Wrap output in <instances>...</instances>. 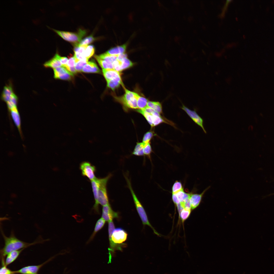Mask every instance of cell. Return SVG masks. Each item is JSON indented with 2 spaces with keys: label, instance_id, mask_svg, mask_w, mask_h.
Wrapping results in <instances>:
<instances>
[{
  "label": "cell",
  "instance_id": "cell-1",
  "mask_svg": "<svg viewBox=\"0 0 274 274\" xmlns=\"http://www.w3.org/2000/svg\"><path fill=\"white\" fill-rule=\"evenodd\" d=\"M2 231L4 242V247L1 250V254L4 258L10 252L24 249L31 245L43 241H36L31 243H26L17 238L12 232L10 236L7 237Z\"/></svg>",
  "mask_w": 274,
  "mask_h": 274
},
{
  "label": "cell",
  "instance_id": "cell-2",
  "mask_svg": "<svg viewBox=\"0 0 274 274\" xmlns=\"http://www.w3.org/2000/svg\"><path fill=\"white\" fill-rule=\"evenodd\" d=\"M125 178L126 179L128 187L132 196L136 210L142 220L143 224L144 225H147L149 226L152 229L154 233L155 234L159 236H161V234L156 231L149 222L144 209L133 189L129 179L127 176L125 177Z\"/></svg>",
  "mask_w": 274,
  "mask_h": 274
},
{
  "label": "cell",
  "instance_id": "cell-3",
  "mask_svg": "<svg viewBox=\"0 0 274 274\" xmlns=\"http://www.w3.org/2000/svg\"><path fill=\"white\" fill-rule=\"evenodd\" d=\"M52 29L63 39L73 43L74 45L79 44L87 33L85 30L81 29L76 32L60 31L53 28Z\"/></svg>",
  "mask_w": 274,
  "mask_h": 274
},
{
  "label": "cell",
  "instance_id": "cell-4",
  "mask_svg": "<svg viewBox=\"0 0 274 274\" xmlns=\"http://www.w3.org/2000/svg\"><path fill=\"white\" fill-rule=\"evenodd\" d=\"M124 89L125 93L124 95L117 98V100L126 108L138 109L137 98L138 94L125 88Z\"/></svg>",
  "mask_w": 274,
  "mask_h": 274
},
{
  "label": "cell",
  "instance_id": "cell-5",
  "mask_svg": "<svg viewBox=\"0 0 274 274\" xmlns=\"http://www.w3.org/2000/svg\"><path fill=\"white\" fill-rule=\"evenodd\" d=\"M112 175L109 174L106 177L100 178L98 190V202L102 206L109 203L107 190L108 182Z\"/></svg>",
  "mask_w": 274,
  "mask_h": 274
},
{
  "label": "cell",
  "instance_id": "cell-6",
  "mask_svg": "<svg viewBox=\"0 0 274 274\" xmlns=\"http://www.w3.org/2000/svg\"><path fill=\"white\" fill-rule=\"evenodd\" d=\"M137 111L144 116L152 127L163 123H167L161 115H157L150 114L142 109H138Z\"/></svg>",
  "mask_w": 274,
  "mask_h": 274
},
{
  "label": "cell",
  "instance_id": "cell-7",
  "mask_svg": "<svg viewBox=\"0 0 274 274\" xmlns=\"http://www.w3.org/2000/svg\"><path fill=\"white\" fill-rule=\"evenodd\" d=\"M82 175L87 177L90 181L94 179L96 177L95 176L96 168L95 166L87 161H84L81 163L80 165Z\"/></svg>",
  "mask_w": 274,
  "mask_h": 274
},
{
  "label": "cell",
  "instance_id": "cell-8",
  "mask_svg": "<svg viewBox=\"0 0 274 274\" xmlns=\"http://www.w3.org/2000/svg\"><path fill=\"white\" fill-rule=\"evenodd\" d=\"M53 70L54 77L55 79L70 80L72 79L73 75V74L63 66L54 69Z\"/></svg>",
  "mask_w": 274,
  "mask_h": 274
},
{
  "label": "cell",
  "instance_id": "cell-9",
  "mask_svg": "<svg viewBox=\"0 0 274 274\" xmlns=\"http://www.w3.org/2000/svg\"><path fill=\"white\" fill-rule=\"evenodd\" d=\"M210 188V186L208 187L200 194L191 193L190 197V201L192 211L199 206L204 195Z\"/></svg>",
  "mask_w": 274,
  "mask_h": 274
},
{
  "label": "cell",
  "instance_id": "cell-10",
  "mask_svg": "<svg viewBox=\"0 0 274 274\" xmlns=\"http://www.w3.org/2000/svg\"><path fill=\"white\" fill-rule=\"evenodd\" d=\"M101 217L106 221L109 222L115 218L119 217L118 213L113 211L110 203L103 206Z\"/></svg>",
  "mask_w": 274,
  "mask_h": 274
},
{
  "label": "cell",
  "instance_id": "cell-11",
  "mask_svg": "<svg viewBox=\"0 0 274 274\" xmlns=\"http://www.w3.org/2000/svg\"><path fill=\"white\" fill-rule=\"evenodd\" d=\"M181 108L186 113L196 124L202 128L205 133H207L203 126V120L196 111L191 110L183 105Z\"/></svg>",
  "mask_w": 274,
  "mask_h": 274
},
{
  "label": "cell",
  "instance_id": "cell-12",
  "mask_svg": "<svg viewBox=\"0 0 274 274\" xmlns=\"http://www.w3.org/2000/svg\"><path fill=\"white\" fill-rule=\"evenodd\" d=\"M100 180V178L96 177L94 179L90 181L95 200V203L93 206V209L95 212L97 213H99L98 198Z\"/></svg>",
  "mask_w": 274,
  "mask_h": 274
},
{
  "label": "cell",
  "instance_id": "cell-13",
  "mask_svg": "<svg viewBox=\"0 0 274 274\" xmlns=\"http://www.w3.org/2000/svg\"><path fill=\"white\" fill-rule=\"evenodd\" d=\"M47 262L40 265H31L25 266L19 270L14 271V274H38L40 268Z\"/></svg>",
  "mask_w": 274,
  "mask_h": 274
},
{
  "label": "cell",
  "instance_id": "cell-14",
  "mask_svg": "<svg viewBox=\"0 0 274 274\" xmlns=\"http://www.w3.org/2000/svg\"><path fill=\"white\" fill-rule=\"evenodd\" d=\"M191 194V193L185 192L184 188L178 192L172 194V200L175 206L189 198Z\"/></svg>",
  "mask_w": 274,
  "mask_h": 274
},
{
  "label": "cell",
  "instance_id": "cell-15",
  "mask_svg": "<svg viewBox=\"0 0 274 274\" xmlns=\"http://www.w3.org/2000/svg\"><path fill=\"white\" fill-rule=\"evenodd\" d=\"M74 57L76 60L88 61V60L85 57L84 53L87 45H79L78 44L74 45Z\"/></svg>",
  "mask_w": 274,
  "mask_h": 274
},
{
  "label": "cell",
  "instance_id": "cell-16",
  "mask_svg": "<svg viewBox=\"0 0 274 274\" xmlns=\"http://www.w3.org/2000/svg\"><path fill=\"white\" fill-rule=\"evenodd\" d=\"M9 112L14 123L18 129L21 137L22 136L20 115L17 107L11 110Z\"/></svg>",
  "mask_w": 274,
  "mask_h": 274
},
{
  "label": "cell",
  "instance_id": "cell-17",
  "mask_svg": "<svg viewBox=\"0 0 274 274\" xmlns=\"http://www.w3.org/2000/svg\"><path fill=\"white\" fill-rule=\"evenodd\" d=\"M59 55L57 53L52 58L43 64L44 66L46 68H51L54 69L62 66L59 59Z\"/></svg>",
  "mask_w": 274,
  "mask_h": 274
},
{
  "label": "cell",
  "instance_id": "cell-18",
  "mask_svg": "<svg viewBox=\"0 0 274 274\" xmlns=\"http://www.w3.org/2000/svg\"><path fill=\"white\" fill-rule=\"evenodd\" d=\"M82 72L86 73H100V71L96 64L93 61L88 62L83 67Z\"/></svg>",
  "mask_w": 274,
  "mask_h": 274
},
{
  "label": "cell",
  "instance_id": "cell-19",
  "mask_svg": "<svg viewBox=\"0 0 274 274\" xmlns=\"http://www.w3.org/2000/svg\"><path fill=\"white\" fill-rule=\"evenodd\" d=\"M104 76L107 81L121 76L120 72L114 69H102Z\"/></svg>",
  "mask_w": 274,
  "mask_h": 274
},
{
  "label": "cell",
  "instance_id": "cell-20",
  "mask_svg": "<svg viewBox=\"0 0 274 274\" xmlns=\"http://www.w3.org/2000/svg\"><path fill=\"white\" fill-rule=\"evenodd\" d=\"M14 93L12 85L10 84L6 85L4 88L1 95V99L6 103Z\"/></svg>",
  "mask_w": 274,
  "mask_h": 274
},
{
  "label": "cell",
  "instance_id": "cell-21",
  "mask_svg": "<svg viewBox=\"0 0 274 274\" xmlns=\"http://www.w3.org/2000/svg\"><path fill=\"white\" fill-rule=\"evenodd\" d=\"M24 249L14 251L9 253L6 256L5 265L6 266L14 262Z\"/></svg>",
  "mask_w": 274,
  "mask_h": 274
},
{
  "label": "cell",
  "instance_id": "cell-22",
  "mask_svg": "<svg viewBox=\"0 0 274 274\" xmlns=\"http://www.w3.org/2000/svg\"><path fill=\"white\" fill-rule=\"evenodd\" d=\"M127 45L126 44L112 48L106 52L108 54L113 55H117L125 53Z\"/></svg>",
  "mask_w": 274,
  "mask_h": 274
},
{
  "label": "cell",
  "instance_id": "cell-23",
  "mask_svg": "<svg viewBox=\"0 0 274 274\" xmlns=\"http://www.w3.org/2000/svg\"><path fill=\"white\" fill-rule=\"evenodd\" d=\"M105 222V221L102 217L97 220L94 232L87 241L88 243H89L93 239L97 232L104 227Z\"/></svg>",
  "mask_w": 274,
  "mask_h": 274
},
{
  "label": "cell",
  "instance_id": "cell-24",
  "mask_svg": "<svg viewBox=\"0 0 274 274\" xmlns=\"http://www.w3.org/2000/svg\"><path fill=\"white\" fill-rule=\"evenodd\" d=\"M94 57L102 69H113L112 63L101 58L99 56L95 55Z\"/></svg>",
  "mask_w": 274,
  "mask_h": 274
},
{
  "label": "cell",
  "instance_id": "cell-25",
  "mask_svg": "<svg viewBox=\"0 0 274 274\" xmlns=\"http://www.w3.org/2000/svg\"><path fill=\"white\" fill-rule=\"evenodd\" d=\"M107 81L108 87L113 90L123 84L121 76Z\"/></svg>",
  "mask_w": 274,
  "mask_h": 274
},
{
  "label": "cell",
  "instance_id": "cell-26",
  "mask_svg": "<svg viewBox=\"0 0 274 274\" xmlns=\"http://www.w3.org/2000/svg\"><path fill=\"white\" fill-rule=\"evenodd\" d=\"M18 100V97L14 93L10 100L6 103L9 112L11 110L17 107Z\"/></svg>",
  "mask_w": 274,
  "mask_h": 274
},
{
  "label": "cell",
  "instance_id": "cell-27",
  "mask_svg": "<svg viewBox=\"0 0 274 274\" xmlns=\"http://www.w3.org/2000/svg\"><path fill=\"white\" fill-rule=\"evenodd\" d=\"M147 107L152 109L160 114L162 113V106L159 102L148 101Z\"/></svg>",
  "mask_w": 274,
  "mask_h": 274
},
{
  "label": "cell",
  "instance_id": "cell-28",
  "mask_svg": "<svg viewBox=\"0 0 274 274\" xmlns=\"http://www.w3.org/2000/svg\"><path fill=\"white\" fill-rule=\"evenodd\" d=\"M192 211L191 209L185 208L178 213L179 218L183 223L189 217Z\"/></svg>",
  "mask_w": 274,
  "mask_h": 274
},
{
  "label": "cell",
  "instance_id": "cell-29",
  "mask_svg": "<svg viewBox=\"0 0 274 274\" xmlns=\"http://www.w3.org/2000/svg\"><path fill=\"white\" fill-rule=\"evenodd\" d=\"M144 144L143 143H138L136 145L132 153V154L139 156L144 155L143 148Z\"/></svg>",
  "mask_w": 274,
  "mask_h": 274
},
{
  "label": "cell",
  "instance_id": "cell-30",
  "mask_svg": "<svg viewBox=\"0 0 274 274\" xmlns=\"http://www.w3.org/2000/svg\"><path fill=\"white\" fill-rule=\"evenodd\" d=\"M148 100L145 97L138 95L137 98L138 109H142L147 106Z\"/></svg>",
  "mask_w": 274,
  "mask_h": 274
},
{
  "label": "cell",
  "instance_id": "cell-31",
  "mask_svg": "<svg viewBox=\"0 0 274 274\" xmlns=\"http://www.w3.org/2000/svg\"><path fill=\"white\" fill-rule=\"evenodd\" d=\"M117 55H110L106 52L99 55V56L101 59L113 63L117 60Z\"/></svg>",
  "mask_w": 274,
  "mask_h": 274
},
{
  "label": "cell",
  "instance_id": "cell-32",
  "mask_svg": "<svg viewBox=\"0 0 274 274\" xmlns=\"http://www.w3.org/2000/svg\"><path fill=\"white\" fill-rule=\"evenodd\" d=\"M119 61L121 63L122 71L131 67L133 65L132 62L127 57L123 58Z\"/></svg>",
  "mask_w": 274,
  "mask_h": 274
},
{
  "label": "cell",
  "instance_id": "cell-33",
  "mask_svg": "<svg viewBox=\"0 0 274 274\" xmlns=\"http://www.w3.org/2000/svg\"><path fill=\"white\" fill-rule=\"evenodd\" d=\"M95 50V48L93 45H87L85 51L84 57L89 60L94 55Z\"/></svg>",
  "mask_w": 274,
  "mask_h": 274
},
{
  "label": "cell",
  "instance_id": "cell-34",
  "mask_svg": "<svg viewBox=\"0 0 274 274\" xmlns=\"http://www.w3.org/2000/svg\"><path fill=\"white\" fill-rule=\"evenodd\" d=\"M96 39L93 35H91L82 39L78 45H88L95 41Z\"/></svg>",
  "mask_w": 274,
  "mask_h": 274
},
{
  "label": "cell",
  "instance_id": "cell-35",
  "mask_svg": "<svg viewBox=\"0 0 274 274\" xmlns=\"http://www.w3.org/2000/svg\"><path fill=\"white\" fill-rule=\"evenodd\" d=\"M183 189L181 183L178 181H176L172 187V193H177Z\"/></svg>",
  "mask_w": 274,
  "mask_h": 274
},
{
  "label": "cell",
  "instance_id": "cell-36",
  "mask_svg": "<svg viewBox=\"0 0 274 274\" xmlns=\"http://www.w3.org/2000/svg\"><path fill=\"white\" fill-rule=\"evenodd\" d=\"M144 144L143 151L144 155L146 156L151 161V154L152 151L150 143Z\"/></svg>",
  "mask_w": 274,
  "mask_h": 274
},
{
  "label": "cell",
  "instance_id": "cell-37",
  "mask_svg": "<svg viewBox=\"0 0 274 274\" xmlns=\"http://www.w3.org/2000/svg\"><path fill=\"white\" fill-rule=\"evenodd\" d=\"M76 61L75 67L76 71L77 72H82L83 67L88 62L83 60H76Z\"/></svg>",
  "mask_w": 274,
  "mask_h": 274
},
{
  "label": "cell",
  "instance_id": "cell-38",
  "mask_svg": "<svg viewBox=\"0 0 274 274\" xmlns=\"http://www.w3.org/2000/svg\"><path fill=\"white\" fill-rule=\"evenodd\" d=\"M153 135V133L152 131H150L147 132L144 135L143 139V143L145 144L149 143Z\"/></svg>",
  "mask_w": 274,
  "mask_h": 274
},
{
  "label": "cell",
  "instance_id": "cell-39",
  "mask_svg": "<svg viewBox=\"0 0 274 274\" xmlns=\"http://www.w3.org/2000/svg\"><path fill=\"white\" fill-rule=\"evenodd\" d=\"M0 274H14V271L7 268L5 264L2 265L0 269Z\"/></svg>",
  "mask_w": 274,
  "mask_h": 274
},
{
  "label": "cell",
  "instance_id": "cell-40",
  "mask_svg": "<svg viewBox=\"0 0 274 274\" xmlns=\"http://www.w3.org/2000/svg\"><path fill=\"white\" fill-rule=\"evenodd\" d=\"M76 62V59L74 56H71L69 58L66 65L69 67H75Z\"/></svg>",
  "mask_w": 274,
  "mask_h": 274
},
{
  "label": "cell",
  "instance_id": "cell-41",
  "mask_svg": "<svg viewBox=\"0 0 274 274\" xmlns=\"http://www.w3.org/2000/svg\"><path fill=\"white\" fill-rule=\"evenodd\" d=\"M59 59L62 66H64L67 64L68 60L66 57H61L59 55Z\"/></svg>",
  "mask_w": 274,
  "mask_h": 274
},
{
  "label": "cell",
  "instance_id": "cell-42",
  "mask_svg": "<svg viewBox=\"0 0 274 274\" xmlns=\"http://www.w3.org/2000/svg\"></svg>",
  "mask_w": 274,
  "mask_h": 274
},
{
  "label": "cell",
  "instance_id": "cell-43",
  "mask_svg": "<svg viewBox=\"0 0 274 274\" xmlns=\"http://www.w3.org/2000/svg\"></svg>",
  "mask_w": 274,
  "mask_h": 274
}]
</instances>
